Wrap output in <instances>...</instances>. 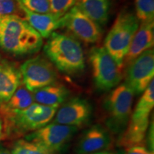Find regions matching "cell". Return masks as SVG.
<instances>
[{
    "instance_id": "cell-1",
    "label": "cell",
    "mask_w": 154,
    "mask_h": 154,
    "mask_svg": "<svg viewBox=\"0 0 154 154\" xmlns=\"http://www.w3.org/2000/svg\"><path fill=\"white\" fill-rule=\"evenodd\" d=\"M43 38L18 15L0 17V49L14 56L32 54L42 48Z\"/></svg>"
},
{
    "instance_id": "cell-2",
    "label": "cell",
    "mask_w": 154,
    "mask_h": 154,
    "mask_svg": "<svg viewBox=\"0 0 154 154\" xmlns=\"http://www.w3.org/2000/svg\"><path fill=\"white\" fill-rule=\"evenodd\" d=\"M59 106L34 103L22 110H0L5 139H17L46 126L52 120Z\"/></svg>"
},
{
    "instance_id": "cell-3",
    "label": "cell",
    "mask_w": 154,
    "mask_h": 154,
    "mask_svg": "<svg viewBox=\"0 0 154 154\" xmlns=\"http://www.w3.org/2000/svg\"><path fill=\"white\" fill-rule=\"evenodd\" d=\"M47 58L59 72L76 75L85 69V57L80 42L73 36L53 32L44 47Z\"/></svg>"
},
{
    "instance_id": "cell-4",
    "label": "cell",
    "mask_w": 154,
    "mask_h": 154,
    "mask_svg": "<svg viewBox=\"0 0 154 154\" xmlns=\"http://www.w3.org/2000/svg\"><path fill=\"white\" fill-rule=\"evenodd\" d=\"M134 92L126 82L113 88L103 101V122L111 134L124 131L132 112Z\"/></svg>"
},
{
    "instance_id": "cell-5",
    "label": "cell",
    "mask_w": 154,
    "mask_h": 154,
    "mask_svg": "<svg viewBox=\"0 0 154 154\" xmlns=\"http://www.w3.org/2000/svg\"><path fill=\"white\" fill-rule=\"evenodd\" d=\"M139 25L136 15L128 11H121L105 38L103 47L121 68Z\"/></svg>"
},
{
    "instance_id": "cell-6",
    "label": "cell",
    "mask_w": 154,
    "mask_h": 154,
    "mask_svg": "<svg viewBox=\"0 0 154 154\" xmlns=\"http://www.w3.org/2000/svg\"><path fill=\"white\" fill-rule=\"evenodd\" d=\"M94 85L100 91H109L118 86L122 79L121 68L104 47L91 48L89 52Z\"/></svg>"
},
{
    "instance_id": "cell-7",
    "label": "cell",
    "mask_w": 154,
    "mask_h": 154,
    "mask_svg": "<svg viewBox=\"0 0 154 154\" xmlns=\"http://www.w3.org/2000/svg\"><path fill=\"white\" fill-rule=\"evenodd\" d=\"M79 128L75 126L51 122L24 136V139L34 142L55 154L59 153L68 146Z\"/></svg>"
},
{
    "instance_id": "cell-8",
    "label": "cell",
    "mask_w": 154,
    "mask_h": 154,
    "mask_svg": "<svg viewBox=\"0 0 154 154\" xmlns=\"http://www.w3.org/2000/svg\"><path fill=\"white\" fill-rule=\"evenodd\" d=\"M19 69L22 84L31 92L57 82L58 75L54 66L43 56L28 59Z\"/></svg>"
},
{
    "instance_id": "cell-9",
    "label": "cell",
    "mask_w": 154,
    "mask_h": 154,
    "mask_svg": "<svg viewBox=\"0 0 154 154\" xmlns=\"http://www.w3.org/2000/svg\"><path fill=\"white\" fill-rule=\"evenodd\" d=\"M154 76V51L148 49L128 65L126 83L134 94L145 91Z\"/></svg>"
},
{
    "instance_id": "cell-10",
    "label": "cell",
    "mask_w": 154,
    "mask_h": 154,
    "mask_svg": "<svg viewBox=\"0 0 154 154\" xmlns=\"http://www.w3.org/2000/svg\"><path fill=\"white\" fill-rule=\"evenodd\" d=\"M92 114L91 103L85 99L76 97L66 100L58 108L52 122L79 128L90 122Z\"/></svg>"
},
{
    "instance_id": "cell-11",
    "label": "cell",
    "mask_w": 154,
    "mask_h": 154,
    "mask_svg": "<svg viewBox=\"0 0 154 154\" xmlns=\"http://www.w3.org/2000/svg\"><path fill=\"white\" fill-rule=\"evenodd\" d=\"M63 27L75 37L87 44H94L99 40L102 34L101 26L91 20L77 7H73L62 17Z\"/></svg>"
},
{
    "instance_id": "cell-12",
    "label": "cell",
    "mask_w": 154,
    "mask_h": 154,
    "mask_svg": "<svg viewBox=\"0 0 154 154\" xmlns=\"http://www.w3.org/2000/svg\"><path fill=\"white\" fill-rule=\"evenodd\" d=\"M112 143L111 133L101 125H94L86 130L77 142V154H90L103 151Z\"/></svg>"
},
{
    "instance_id": "cell-13",
    "label": "cell",
    "mask_w": 154,
    "mask_h": 154,
    "mask_svg": "<svg viewBox=\"0 0 154 154\" xmlns=\"http://www.w3.org/2000/svg\"><path fill=\"white\" fill-rule=\"evenodd\" d=\"M18 2L19 8L24 14V19L33 27L42 38H49L53 32L63 27L62 17H58L52 13L40 14L31 11Z\"/></svg>"
},
{
    "instance_id": "cell-14",
    "label": "cell",
    "mask_w": 154,
    "mask_h": 154,
    "mask_svg": "<svg viewBox=\"0 0 154 154\" xmlns=\"http://www.w3.org/2000/svg\"><path fill=\"white\" fill-rule=\"evenodd\" d=\"M153 44L154 22L141 23L132 38L123 65L128 66L144 51L153 48Z\"/></svg>"
},
{
    "instance_id": "cell-15",
    "label": "cell",
    "mask_w": 154,
    "mask_h": 154,
    "mask_svg": "<svg viewBox=\"0 0 154 154\" xmlns=\"http://www.w3.org/2000/svg\"><path fill=\"white\" fill-rule=\"evenodd\" d=\"M22 84L20 69L6 59L0 61V105L5 103Z\"/></svg>"
},
{
    "instance_id": "cell-16",
    "label": "cell",
    "mask_w": 154,
    "mask_h": 154,
    "mask_svg": "<svg viewBox=\"0 0 154 154\" xmlns=\"http://www.w3.org/2000/svg\"><path fill=\"white\" fill-rule=\"evenodd\" d=\"M149 123V118H134L131 116L126 128L119 135V145L126 149L141 144L146 140Z\"/></svg>"
},
{
    "instance_id": "cell-17",
    "label": "cell",
    "mask_w": 154,
    "mask_h": 154,
    "mask_svg": "<svg viewBox=\"0 0 154 154\" xmlns=\"http://www.w3.org/2000/svg\"><path fill=\"white\" fill-rule=\"evenodd\" d=\"M35 103L49 106H60L68 99L69 91L66 86L55 82L32 92Z\"/></svg>"
},
{
    "instance_id": "cell-18",
    "label": "cell",
    "mask_w": 154,
    "mask_h": 154,
    "mask_svg": "<svg viewBox=\"0 0 154 154\" xmlns=\"http://www.w3.org/2000/svg\"><path fill=\"white\" fill-rule=\"evenodd\" d=\"M76 7L100 26L109 20L110 0H78Z\"/></svg>"
},
{
    "instance_id": "cell-19",
    "label": "cell",
    "mask_w": 154,
    "mask_h": 154,
    "mask_svg": "<svg viewBox=\"0 0 154 154\" xmlns=\"http://www.w3.org/2000/svg\"><path fill=\"white\" fill-rule=\"evenodd\" d=\"M34 103L32 92L29 91L24 84H22L8 101L0 105V110H22L30 106Z\"/></svg>"
},
{
    "instance_id": "cell-20",
    "label": "cell",
    "mask_w": 154,
    "mask_h": 154,
    "mask_svg": "<svg viewBox=\"0 0 154 154\" xmlns=\"http://www.w3.org/2000/svg\"><path fill=\"white\" fill-rule=\"evenodd\" d=\"M131 116L134 118H150L154 106V80L153 79L142 93Z\"/></svg>"
},
{
    "instance_id": "cell-21",
    "label": "cell",
    "mask_w": 154,
    "mask_h": 154,
    "mask_svg": "<svg viewBox=\"0 0 154 154\" xmlns=\"http://www.w3.org/2000/svg\"><path fill=\"white\" fill-rule=\"evenodd\" d=\"M11 154H55L39 144L24 139H17L11 143Z\"/></svg>"
},
{
    "instance_id": "cell-22",
    "label": "cell",
    "mask_w": 154,
    "mask_h": 154,
    "mask_svg": "<svg viewBox=\"0 0 154 154\" xmlns=\"http://www.w3.org/2000/svg\"><path fill=\"white\" fill-rule=\"evenodd\" d=\"M136 17L140 23L153 22L154 0H135Z\"/></svg>"
},
{
    "instance_id": "cell-23",
    "label": "cell",
    "mask_w": 154,
    "mask_h": 154,
    "mask_svg": "<svg viewBox=\"0 0 154 154\" xmlns=\"http://www.w3.org/2000/svg\"><path fill=\"white\" fill-rule=\"evenodd\" d=\"M78 0H49L50 12L58 17H63L75 7Z\"/></svg>"
},
{
    "instance_id": "cell-24",
    "label": "cell",
    "mask_w": 154,
    "mask_h": 154,
    "mask_svg": "<svg viewBox=\"0 0 154 154\" xmlns=\"http://www.w3.org/2000/svg\"><path fill=\"white\" fill-rule=\"evenodd\" d=\"M26 9L40 14L50 12L49 0H18Z\"/></svg>"
},
{
    "instance_id": "cell-25",
    "label": "cell",
    "mask_w": 154,
    "mask_h": 154,
    "mask_svg": "<svg viewBox=\"0 0 154 154\" xmlns=\"http://www.w3.org/2000/svg\"><path fill=\"white\" fill-rule=\"evenodd\" d=\"M21 11L17 0H0V17L17 15Z\"/></svg>"
},
{
    "instance_id": "cell-26",
    "label": "cell",
    "mask_w": 154,
    "mask_h": 154,
    "mask_svg": "<svg viewBox=\"0 0 154 154\" xmlns=\"http://www.w3.org/2000/svg\"><path fill=\"white\" fill-rule=\"evenodd\" d=\"M124 154H154V152L149 151L146 146L140 144L126 149Z\"/></svg>"
},
{
    "instance_id": "cell-27",
    "label": "cell",
    "mask_w": 154,
    "mask_h": 154,
    "mask_svg": "<svg viewBox=\"0 0 154 154\" xmlns=\"http://www.w3.org/2000/svg\"><path fill=\"white\" fill-rule=\"evenodd\" d=\"M154 131H153V121L149 126L147 134H146V143L147 144V149L152 152L154 151Z\"/></svg>"
},
{
    "instance_id": "cell-28",
    "label": "cell",
    "mask_w": 154,
    "mask_h": 154,
    "mask_svg": "<svg viewBox=\"0 0 154 154\" xmlns=\"http://www.w3.org/2000/svg\"><path fill=\"white\" fill-rule=\"evenodd\" d=\"M0 154H11L10 150L0 143Z\"/></svg>"
},
{
    "instance_id": "cell-29",
    "label": "cell",
    "mask_w": 154,
    "mask_h": 154,
    "mask_svg": "<svg viewBox=\"0 0 154 154\" xmlns=\"http://www.w3.org/2000/svg\"><path fill=\"white\" fill-rule=\"evenodd\" d=\"M90 154H113V153H111V152H109V151H103L96 152V153H90Z\"/></svg>"
},
{
    "instance_id": "cell-30",
    "label": "cell",
    "mask_w": 154,
    "mask_h": 154,
    "mask_svg": "<svg viewBox=\"0 0 154 154\" xmlns=\"http://www.w3.org/2000/svg\"><path fill=\"white\" fill-rule=\"evenodd\" d=\"M1 60H2V59H1V56H0V61H1Z\"/></svg>"
},
{
    "instance_id": "cell-31",
    "label": "cell",
    "mask_w": 154,
    "mask_h": 154,
    "mask_svg": "<svg viewBox=\"0 0 154 154\" xmlns=\"http://www.w3.org/2000/svg\"><path fill=\"white\" fill-rule=\"evenodd\" d=\"M116 154H121V153H116Z\"/></svg>"
}]
</instances>
